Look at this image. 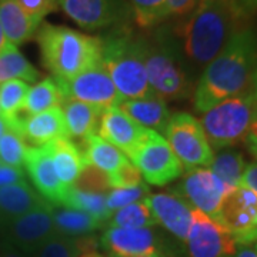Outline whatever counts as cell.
<instances>
[{
	"mask_svg": "<svg viewBox=\"0 0 257 257\" xmlns=\"http://www.w3.org/2000/svg\"><path fill=\"white\" fill-rule=\"evenodd\" d=\"M256 67L257 30L247 25L230 37L199 76L193 93L194 110L203 114L220 101L250 92Z\"/></svg>",
	"mask_w": 257,
	"mask_h": 257,
	"instance_id": "obj_1",
	"label": "cell"
},
{
	"mask_svg": "<svg viewBox=\"0 0 257 257\" xmlns=\"http://www.w3.org/2000/svg\"><path fill=\"white\" fill-rule=\"evenodd\" d=\"M162 25L194 80L223 50L230 37L244 28L214 0H199L187 16Z\"/></svg>",
	"mask_w": 257,
	"mask_h": 257,
	"instance_id": "obj_2",
	"label": "cell"
},
{
	"mask_svg": "<svg viewBox=\"0 0 257 257\" xmlns=\"http://www.w3.org/2000/svg\"><path fill=\"white\" fill-rule=\"evenodd\" d=\"M42 63L56 79H72L101 64V37L42 23L36 32Z\"/></svg>",
	"mask_w": 257,
	"mask_h": 257,
	"instance_id": "obj_3",
	"label": "cell"
},
{
	"mask_svg": "<svg viewBox=\"0 0 257 257\" xmlns=\"http://www.w3.org/2000/svg\"><path fill=\"white\" fill-rule=\"evenodd\" d=\"M101 66L110 76L123 100L152 94L145 63V36L127 25L116 26L101 37Z\"/></svg>",
	"mask_w": 257,
	"mask_h": 257,
	"instance_id": "obj_4",
	"label": "cell"
},
{
	"mask_svg": "<svg viewBox=\"0 0 257 257\" xmlns=\"http://www.w3.org/2000/svg\"><path fill=\"white\" fill-rule=\"evenodd\" d=\"M145 63L152 93L165 101L192 97L196 80L187 72L165 25L145 36Z\"/></svg>",
	"mask_w": 257,
	"mask_h": 257,
	"instance_id": "obj_5",
	"label": "cell"
},
{
	"mask_svg": "<svg viewBox=\"0 0 257 257\" xmlns=\"http://www.w3.org/2000/svg\"><path fill=\"white\" fill-rule=\"evenodd\" d=\"M256 117L257 100L250 90L204 111L200 123L211 149L221 150L244 143Z\"/></svg>",
	"mask_w": 257,
	"mask_h": 257,
	"instance_id": "obj_6",
	"label": "cell"
},
{
	"mask_svg": "<svg viewBox=\"0 0 257 257\" xmlns=\"http://www.w3.org/2000/svg\"><path fill=\"white\" fill-rule=\"evenodd\" d=\"M163 133L184 170L210 166L214 150L207 142L200 120L193 114L186 111L172 114Z\"/></svg>",
	"mask_w": 257,
	"mask_h": 257,
	"instance_id": "obj_7",
	"label": "cell"
},
{
	"mask_svg": "<svg viewBox=\"0 0 257 257\" xmlns=\"http://www.w3.org/2000/svg\"><path fill=\"white\" fill-rule=\"evenodd\" d=\"M130 162L140 170L147 184L157 187L167 186L184 173L183 166L167 140L150 128Z\"/></svg>",
	"mask_w": 257,
	"mask_h": 257,
	"instance_id": "obj_8",
	"label": "cell"
},
{
	"mask_svg": "<svg viewBox=\"0 0 257 257\" xmlns=\"http://www.w3.org/2000/svg\"><path fill=\"white\" fill-rule=\"evenodd\" d=\"M217 223L229 231L237 244L257 241V193L240 184L221 203Z\"/></svg>",
	"mask_w": 257,
	"mask_h": 257,
	"instance_id": "obj_9",
	"label": "cell"
},
{
	"mask_svg": "<svg viewBox=\"0 0 257 257\" xmlns=\"http://www.w3.org/2000/svg\"><path fill=\"white\" fill-rule=\"evenodd\" d=\"M206 216L216 221L219 217L221 203L230 189L207 167H196L187 170L180 183L172 190Z\"/></svg>",
	"mask_w": 257,
	"mask_h": 257,
	"instance_id": "obj_10",
	"label": "cell"
},
{
	"mask_svg": "<svg viewBox=\"0 0 257 257\" xmlns=\"http://www.w3.org/2000/svg\"><path fill=\"white\" fill-rule=\"evenodd\" d=\"M56 80L62 89L64 100L83 101L97 106L103 110L109 107H119L123 101L116 86L111 82L110 76L101 64L72 79Z\"/></svg>",
	"mask_w": 257,
	"mask_h": 257,
	"instance_id": "obj_11",
	"label": "cell"
},
{
	"mask_svg": "<svg viewBox=\"0 0 257 257\" xmlns=\"http://www.w3.org/2000/svg\"><path fill=\"white\" fill-rule=\"evenodd\" d=\"M57 6L84 30L123 25L132 16L123 0H57Z\"/></svg>",
	"mask_w": 257,
	"mask_h": 257,
	"instance_id": "obj_12",
	"label": "cell"
},
{
	"mask_svg": "<svg viewBox=\"0 0 257 257\" xmlns=\"http://www.w3.org/2000/svg\"><path fill=\"white\" fill-rule=\"evenodd\" d=\"M189 257H233L237 243L227 230L200 210L193 209V221L186 240Z\"/></svg>",
	"mask_w": 257,
	"mask_h": 257,
	"instance_id": "obj_13",
	"label": "cell"
},
{
	"mask_svg": "<svg viewBox=\"0 0 257 257\" xmlns=\"http://www.w3.org/2000/svg\"><path fill=\"white\" fill-rule=\"evenodd\" d=\"M100 247L109 251V254L120 257L162 256L172 257L167 253L165 240L152 227L142 229H121L106 227L99 239Z\"/></svg>",
	"mask_w": 257,
	"mask_h": 257,
	"instance_id": "obj_14",
	"label": "cell"
},
{
	"mask_svg": "<svg viewBox=\"0 0 257 257\" xmlns=\"http://www.w3.org/2000/svg\"><path fill=\"white\" fill-rule=\"evenodd\" d=\"M55 234L57 233L52 219V204L29 211L5 224L2 230V237L25 254H29Z\"/></svg>",
	"mask_w": 257,
	"mask_h": 257,
	"instance_id": "obj_15",
	"label": "cell"
},
{
	"mask_svg": "<svg viewBox=\"0 0 257 257\" xmlns=\"http://www.w3.org/2000/svg\"><path fill=\"white\" fill-rule=\"evenodd\" d=\"M9 128L19 135L32 146H45L56 139L69 138L63 111L60 107H53L37 114H28L23 111L18 117L6 120Z\"/></svg>",
	"mask_w": 257,
	"mask_h": 257,
	"instance_id": "obj_16",
	"label": "cell"
},
{
	"mask_svg": "<svg viewBox=\"0 0 257 257\" xmlns=\"http://www.w3.org/2000/svg\"><path fill=\"white\" fill-rule=\"evenodd\" d=\"M99 136L132 159L146 138L149 128L127 116L120 107L104 109L99 121Z\"/></svg>",
	"mask_w": 257,
	"mask_h": 257,
	"instance_id": "obj_17",
	"label": "cell"
},
{
	"mask_svg": "<svg viewBox=\"0 0 257 257\" xmlns=\"http://www.w3.org/2000/svg\"><path fill=\"white\" fill-rule=\"evenodd\" d=\"M157 224L163 226L180 243H186L193 221V207L175 192L155 193L146 197Z\"/></svg>",
	"mask_w": 257,
	"mask_h": 257,
	"instance_id": "obj_18",
	"label": "cell"
},
{
	"mask_svg": "<svg viewBox=\"0 0 257 257\" xmlns=\"http://www.w3.org/2000/svg\"><path fill=\"white\" fill-rule=\"evenodd\" d=\"M23 166L26 167L35 190L52 206H60L67 187H64L56 175L55 166L46 146H28Z\"/></svg>",
	"mask_w": 257,
	"mask_h": 257,
	"instance_id": "obj_19",
	"label": "cell"
},
{
	"mask_svg": "<svg viewBox=\"0 0 257 257\" xmlns=\"http://www.w3.org/2000/svg\"><path fill=\"white\" fill-rule=\"evenodd\" d=\"M50 204L28 183V180L0 187V224L2 227L12 220Z\"/></svg>",
	"mask_w": 257,
	"mask_h": 257,
	"instance_id": "obj_20",
	"label": "cell"
},
{
	"mask_svg": "<svg viewBox=\"0 0 257 257\" xmlns=\"http://www.w3.org/2000/svg\"><path fill=\"white\" fill-rule=\"evenodd\" d=\"M119 107L139 124L155 132H165L172 117L167 101L162 100L153 93L143 99L123 100Z\"/></svg>",
	"mask_w": 257,
	"mask_h": 257,
	"instance_id": "obj_21",
	"label": "cell"
},
{
	"mask_svg": "<svg viewBox=\"0 0 257 257\" xmlns=\"http://www.w3.org/2000/svg\"><path fill=\"white\" fill-rule=\"evenodd\" d=\"M52 157L56 175L64 187L73 186L83 166L82 149L72 139H56L45 145Z\"/></svg>",
	"mask_w": 257,
	"mask_h": 257,
	"instance_id": "obj_22",
	"label": "cell"
},
{
	"mask_svg": "<svg viewBox=\"0 0 257 257\" xmlns=\"http://www.w3.org/2000/svg\"><path fill=\"white\" fill-rule=\"evenodd\" d=\"M69 139L84 140L96 133L103 109L79 100H64L60 106Z\"/></svg>",
	"mask_w": 257,
	"mask_h": 257,
	"instance_id": "obj_23",
	"label": "cell"
},
{
	"mask_svg": "<svg viewBox=\"0 0 257 257\" xmlns=\"http://www.w3.org/2000/svg\"><path fill=\"white\" fill-rule=\"evenodd\" d=\"M0 25L8 43L16 47L29 42L40 26L29 18L15 0H0Z\"/></svg>",
	"mask_w": 257,
	"mask_h": 257,
	"instance_id": "obj_24",
	"label": "cell"
},
{
	"mask_svg": "<svg viewBox=\"0 0 257 257\" xmlns=\"http://www.w3.org/2000/svg\"><path fill=\"white\" fill-rule=\"evenodd\" d=\"M52 219L56 233L67 237L94 234L97 230L106 229L104 223L94 219L90 214L69 207L52 206Z\"/></svg>",
	"mask_w": 257,
	"mask_h": 257,
	"instance_id": "obj_25",
	"label": "cell"
},
{
	"mask_svg": "<svg viewBox=\"0 0 257 257\" xmlns=\"http://www.w3.org/2000/svg\"><path fill=\"white\" fill-rule=\"evenodd\" d=\"M83 146H84V150H82L83 160L96 166L97 169H100L107 175L114 173L120 166L128 160L117 147L106 142L97 133L84 139Z\"/></svg>",
	"mask_w": 257,
	"mask_h": 257,
	"instance_id": "obj_26",
	"label": "cell"
},
{
	"mask_svg": "<svg viewBox=\"0 0 257 257\" xmlns=\"http://www.w3.org/2000/svg\"><path fill=\"white\" fill-rule=\"evenodd\" d=\"M40 79V72L26 59L19 47L8 43L0 52V84L10 80L35 83Z\"/></svg>",
	"mask_w": 257,
	"mask_h": 257,
	"instance_id": "obj_27",
	"label": "cell"
},
{
	"mask_svg": "<svg viewBox=\"0 0 257 257\" xmlns=\"http://www.w3.org/2000/svg\"><path fill=\"white\" fill-rule=\"evenodd\" d=\"M60 206L84 211V213L93 216L94 219L104 223L106 226L113 214V211L109 210V207H107L106 194L82 192V190L74 189L73 186L66 189Z\"/></svg>",
	"mask_w": 257,
	"mask_h": 257,
	"instance_id": "obj_28",
	"label": "cell"
},
{
	"mask_svg": "<svg viewBox=\"0 0 257 257\" xmlns=\"http://www.w3.org/2000/svg\"><path fill=\"white\" fill-rule=\"evenodd\" d=\"M213 175H216L230 190L239 187L241 177L246 169L243 155L234 149H221L214 153L210 166L207 167Z\"/></svg>",
	"mask_w": 257,
	"mask_h": 257,
	"instance_id": "obj_29",
	"label": "cell"
},
{
	"mask_svg": "<svg viewBox=\"0 0 257 257\" xmlns=\"http://www.w3.org/2000/svg\"><path fill=\"white\" fill-rule=\"evenodd\" d=\"M64 101L63 93L55 77H45L29 89L25 111L28 114H37L53 107H60Z\"/></svg>",
	"mask_w": 257,
	"mask_h": 257,
	"instance_id": "obj_30",
	"label": "cell"
},
{
	"mask_svg": "<svg viewBox=\"0 0 257 257\" xmlns=\"http://www.w3.org/2000/svg\"><path fill=\"white\" fill-rule=\"evenodd\" d=\"M155 226H157V221L145 199L113 211L106 227L142 229V227H155Z\"/></svg>",
	"mask_w": 257,
	"mask_h": 257,
	"instance_id": "obj_31",
	"label": "cell"
},
{
	"mask_svg": "<svg viewBox=\"0 0 257 257\" xmlns=\"http://www.w3.org/2000/svg\"><path fill=\"white\" fill-rule=\"evenodd\" d=\"M132 18L140 29L150 30L166 22V9L169 0H127Z\"/></svg>",
	"mask_w": 257,
	"mask_h": 257,
	"instance_id": "obj_32",
	"label": "cell"
},
{
	"mask_svg": "<svg viewBox=\"0 0 257 257\" xmlns=\"http://www.w3.org/2000/svg\"><path fill=\"white\" fill-rule=\"evenodd\" d=\"M29 89L30 84L23 80H10L0 84V114L5 119H15L25 111Z\"/></svg>",
	"mask_w": 257,
	"mask_h": 257,
	"instance_id": "obj_33",
	"label": "cell"
},
{
	"mask_svg": "<svg viewBox=\"0 0 257 257\" xmlns=\"http://www.w3.org/2000/svg\"><path fill=\"white\" fill-rule=\"evenodd\" d=\"M28 145L18 132L8 128L0 139V162L2 165L23 169Z\"/></svg>",
	"mask_w": 257,
	"mask_h": 257,
	"instance_id": "obj_34",
	"label": "cell"
},
{
	"mask_svg": "<svg viewBox=\"0 0 257 257\" xmlns=\"http://www.w3.org/2000/svg\"><path fill=\"white\" fill-rule=\"evenodd\" d=\"M73 187L82 192L101 193V194H106L111 190L109 175L84 160H83L80 175L76 179Z\"/></svg>",
	"mask_w": 257,
	"mask_h": 257,
	"instance_id": "obj_35",
	"label": "cell"
},
{
	"mask_svg": "<svg viewBox=\"0 0 257 257\" xmlns=\"http://www.w3.org/2000/svg\"><path fill=\"white\" fill-rule=\"evenodd\" d=\"M28 257H76L77 248L74 244V237H67L62 234H55L39 247L30 251Z\"/></svg>",
	"mask_w": 257,
	"mask_h": 257,
	"instance_id": "obj_36",
	"label": "cell"
},
{
	"mask_svg": "<svg viewBox=\"0 0 257 257\" xmlns=\"http://www.w3.org/2000/svg\"><path fill=\"white\" fill-rule=\"evenodd\" d=\"M150 194V189L147 183H140L133 187H124V189H111L106 194V203L110 211H116L126 207L128 204L145 200Z\"/></svg>",
	"mask_w": 257,
	"mask_h": 257,
	"instance_id": "obj_37",
	"label": "cell"
},
{
	"mask_svg": "<svg viewBox=\"0 0 257 257\" xmlns=\"http://www.w3.org/2000/svg\"><path fill=\"white\" fill-rule=\"evenodd\" d=\"M221 5L234 18V20L247 26V23L257 15V0H214Z\"/></svg>",
	"mask_w": 257,
	"mask_h": 257,
	"instance_id": "obj_38",
	"label": "cell"
},
{
	"mask_svg": "<svg viewBox=\"0 0 257 257\" xmlns=\"http://www.w3.org/2000/svg\"><path fill=\"white\" fill-rule=\"evenodd\" d=\"M109 180H110L111 189H124V187H133L143 183L140 170L130 160L124 162L114 173L109 175Z\"/></svg>",
	"mask_w": 257,
	"mask_h": 257,
	"instance_id": "obj_39",
	"label": "cell"
},
{
	"mask_svg": "<svg viewBox=\"0 0 257 257\" xmlns=\"http://www.w3.org/2000/svg\"><path fill=\"white\" fill-rule=\"evenodd\" d=\"M15 2L37 25H42L43 19L59 8L57 0H15Z\"/></svg>",
	"mask_w": 257,
	"mask_h": 257,
	"instance_id": "obj_40",
	"label": "cell"
},
{
	"mask_svg": "<svg viewBox=\"0 0 257 257\" xmlns=\"http://www.w3.org/2000/svg\"><path fill=\"white\" fill-rule=\"evenodd\" d=\"M197 3H199V0H169L165 16L166 22L187 16L197 6Z\"/></svg>",
	"mask_w": 257,
	"mask_h": 257,
	"instance_id": "obj_41",
	"label": "cell"
},
{
	"mask_svg": "<svg viewBox=\"0 0 257 257\" xmlns=\"http://www.w3.org/2000/svg\"><path fill=\"white\" fill-rule=\"evenodd\" d=\"M26 180V173L23 169L10 167V166H0V187L10 186V184L20 183Z\"/></svg>",
	"mask_w": 257,
	"mask_h": 257,
	"instance_id": "obj_42",
	"label": "cell"
},
{
	"mask_svg": "<svg viewBox=\"0 0 257 257\" xmlns=\"http://www.w3.org/2000/svg\"><path fill=\"white\" fill-rule=\"evenodd\" d=\"M241 184L257 193V160L246 165L244 173L241 177Z\"/></svg>",
	"mask_w": 257,
	"mask_h": 257,
	"instance_id": "obj_43",
	"label": "cell"
},
{
	"mask_svg": "<svg viewBox=\"0 0 257 257\" xmlns=\"http://www.w3.org/2000/svg\"><path fill=\"white\" fill-rule=\"evenodd\" d=\"M0 257H28L6 239L0 237Z\"/></svg>",
	"mask_w": 257,
	"mask_h": 257,
	"instance_id": "obj_44",
	"label": "cell"
},
{
	"mask_svg": "<svg viewBox=\"0 0 257 257\" xmlns=\"http://www.w3.org/2000/svg\"><path fill=\"white\" fill-rule=\"evenodd\" d=\"M233 257H257V250L253 244H237L236 254Z\"/></svg>",
	"mask_w": 257,
	"mask_h": 257,
	"instance_id": "obj_45",
	"label": "cell"
},
{
	"mask_svg": "<svg viewBox=\"0 0 257 257\" xmlns=\"http://www.w3.org/2000/svg\"><path fill=\"white\" fill-rule=\"evenodd\" d=\"M8 128H9V124H8V121H6V119L0 114V139H2V136L8 132Z\"/></svg>",
	"mask_w": 257,
	"mask_h": 257,
	"instance_id": "obj_46",
	"label": "cell"
},
{
	"mask_svg": "<svg viewBox=\"0 0 257 257\" xmlns=\"http://www.w3.org/2000/svg\"><path fill=\"white\" fill-rule=\"evenodd\" d=\"M244 145L247 146V149L250 150V153L256 157V160H257V142H246Z\"/></svg>",
	"mask_w": 257,
	"mask_h": 257,
	"instance_id": "obj_47",
	"label": "cell"
},
{
	"mask_svg": "<svg viewBox=\"0 0 257 257\" xmlns=\"http://www.w3.org/2000/svg\"><path fill=\"white\" fill-rule=\"evenodd\" d=\"M8 46V40H6V36H5V32L2 29V25H0V52Z\"/></svg>",
	"mask_w": 257,
	"mask_h": 257,
	"instance_id": "obj_48",
	"label": "cell"
},
{
	"mask_svg": "<svg viewBox=\"0 0 257 257\" xmlns=\"http://www.w3.org/2000/svg\"><path fill=\"white\" fill-rule=\"evenodd\" d=\"M251 93L254 94V97H256L257 100V67L256 72H254V76H253V82H251Z\"/></svg>",
	"mask_w": 257,
	"mask_h": 257,
	"instance_id": "obj_49",
	"label": "cell"
},
{
	"mask_svg": "<svg viewBox=\"0 0 257 257\" xmlns=\"http://www.w3.org/2000/svg\"><path fill=\"white\" fill-rule=\"evenodd\" d=\"M106 254H101L99 251H89V253H82V254H79V256L76 257H104Z\"/></svg>",
	"mask_w": 257,
	"mask_h": 257,
	"instance_id": "obj_50",
	"label": "cell"
},
{
	"mask_svg": "<svg viewBox=\"0 0 257 257\" xmlns=\"http://www.w3.org/2000/svg\"><path fill=\"white\" fill-rule=\"evenodd\" d=\"M139 257H169V256H162V254H155V256H139Z\"/></svg>",
	"mask_w": 257,
	"mask_h": 257,
	"instance_id": "obj_51",
	"label": "cell"
},
{
	"mask_svg": "<svg viewBox=\"0 0 257 257\" xmlns=\"http://www.w3.org/2000/svg\"><path fill=\"white\" fill-rule=\"evenodd\" d=\"M2 230H3V227H2V224H0V237H2Z\"/></svg>",
	"mask_w": 257,
	"mask_h": 257,
	"instance_id": "obj_52",
	"label": "cell"
},
{
	"mask_svg": "<svg viewBox=\"0 0 257 257\" xmlns=\"http://www.w3.org/2000/svg\"><path fill=\"white\" fill-rule=\"evenodd\" d=\"M109 257H120V256H116V254H109Z\"/></svg>",
	"mask_w": 257,
	"mask_h": 257,
	"instance_id": "obj_53",
	"label": "cell"
},
{
	"mask_svg": "<svg viewBox=\"0 0 257 257\" xmlns=\"http://www.w3.org/2000/svg\"><path fill=\"white\" fill-rule=\"evenodd\" d=\"M253 246H254V248H256V250H257V241H256V243H254V244H253Z\"/></svg>",
	"mask_w": 257,
	"mask_h": 257,
	"instance_id": "obj_54",
	"label": "cell"
},
{
	"mask_svg": "<svg viewBox=\"0 0 257 257\" xmlns=\"http://www.w3.org/2000/svg\"><path fill=\"white\" fill-rule=\"evenodd\" d=\"M0 166H2V162H0Z\"/></svg>",
	"mask_w": 257,
	"mask_h": 257,
	"instance_id": "obj_55",
	"label": "cell"
},
{
	"mask_svg": "<svg viewBox=\"0 0 257 257\" xmlns=\"http://www.w3.org/2000/svg\"><path fill=\"white\" fill-rule=\"evenodd\" d=\"M104 257H109V256H104Z\"/></svg>",
	"mask_w": 257,
	"mask_h": 257,
	"instance_id": "obj_56",
	"label": "cell"
}]
</instances>
